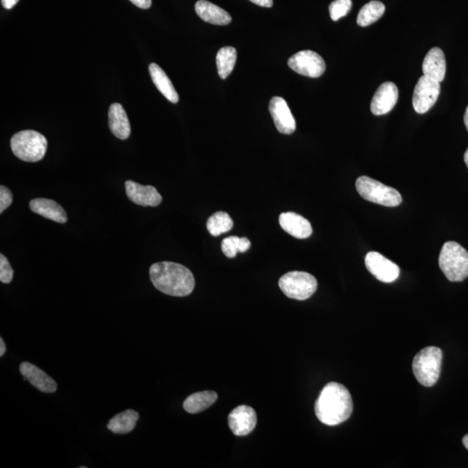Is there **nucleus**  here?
Segmentation results:
<instances>
[{"instance_id": "1", "label": "nucleus", "mask_w": 468, "mask_h": 468, "mask_svg": "<svg viewBox=\"0 0 468 468\" xmlns=\"http://www.w3.org/2000/svg\"><path fill=\"white\" fill-rule=\"evenodd\" d=\"M353 411V400L349 390L338 382H329L319 393L315 413L322 423L336 426L349 419Z\"/></svg>"}, {"instance_id": "2", "label": "nucleus", "mask_w": 468, "mask_h": 468, "mask_svg": "<svg viewBox=\"0 0 468 468\" xmlns=\"http://www.w3.org/2000/svg\"><path fill=\"white\" fill-rule=\"evenodd\" d=\"M152 283L159 292L173 297H186L193 292L195 280L192 272L173 262H159L151 265Z\"/></svg>"}, {"instance_id": "3", "label": "nucleus", "mask_w": 468, "mask_h": 468, "mask_svg": "<svg viewBox=\"0 0 468 468\" xmlns=\"http://www.w3.org/2000/svg\"><path fill=\"white\" fill-rule=\"evenodd\" d=\"M439 265L449 281H463L468 276L467 251L455 241H448L443 244Z\"/></svg>"}, {"instance_id": "4", "label": "nucleus", "mask_w": 468, "mask_h": 468, "mask_svg": "<svg viewBox=\"0 0 468 468\" xmlns=\"http://www.w3.org/2000/svg\"><path fill=\"white\" fill-rule=\"evenodd\" d=\"M443 353L435 346L426 347L416 354L413 361L414 377L425 387H432L441 375Z\"/></svg>"}, {"instance_id": "5", "label": "nucleus", "mask_w": 468, "mask_h": 468, "mask_svg": "<svg viewBox=\"0 0 468 468\" xmlns=\"http://www.w3.org/2000/svg\"><path fill=\"white\" fill-rule=\"evenodd\" d=\"M47 145L46 138L34 130L20 131L10 140L13 154L27 162L41 161L47 150Z\"/></svg>"}, {"instance_id": "6", "label": "nucleus", "mask_w": 468, "mask_h": 468, "mask_svg": "<svg viewBox=\"0 0 468 468\" xmlns=\"http://www.w3.org/2000/svg\"><path fill=\"white\" fill-rule=\"evenodd\" d=\"M356 187L358 194L368 201L385 205L397 207L402 203L403 198L398 191L384 185L368 176H361L357 180Z\"/></svg>"}, {"instance_id": "7", "label": "nucleus", "mask_w": 468, "mask_h": 468, "mask_svg": "<svg viewBox=\"0 0 468 468\" xmlns=\"http://www.w3.org/2000/svg\"><path fill=\"white\" fill-rule=\"evenodd\" d=\"M279 288L286 296L296 300L309 299L318 288L314 276L304 272H290L279 279Z\"/></svg>"}, {"instance_id": "8", "label": "nucleus", "mask_w": 468, "mask_h": 468, "mask_svg": "<svg viewBox=\"0 0 468 468\" xmlns=\"http://www.w3.org/2000/svg\"><path fill=\"white\" fill-rule=\"evenodd\" d=\"M441 85L438 81L423 76L418 80L413 95V107L418 114H425L437 101Z\"/></svg>"}, {"instance_id": "9", "label": "nucleus", "mask_w": 468, "mask_h": 468, "mask_svg": "<svg viewBox=\"0 0 468 468\" xmlns=\"http://www.w3.org/2000/svg\"><path fill=\"white\" fill-rule=\"evenodd\" d=\"M288 65L294 72L304 77L317 78L325 73V60L317 52L301 51L290 56Z\"/></svg>"}, {"instance_id": "10", "label": "nucleus", "mask_w": 468, "mask_h": 468, "mask_svg": "<svg viewBox=\"0 0 468 468\" xmlns=\"http://www.w3.org/2000/svg\"><path fill=\"white\" fill-rule=\"evenodd\" d=\"M365 265L368 271L381 282L392 283L396 281L400 275L398 265L377 251L367 254L365 257Z\"/></svg>"}, {"instance_id": "11", "label": "nucleus", "mask_w": 468, "mask_h": 468, "mask_svg": "<svg viewBox=\"0 0 468 468\" xmlns=\"http://www.w3.org/2000/svg\"><path fill=\"white\" fill-rule=\"evenodd\" d=\"M257 414L253 407L240 405L235 407L228 416V426L236 436H246L254 430Z\"/></svg>"}, {"instance_id": "12", "label": "nucleus", "mask_w": 468, "mask_h": 468, "mask_svg": "<svg viewBox=\"0 0 468 468\" xmlns=\"http://www.w3.org/2000/svg\"><path fill=\"white\" fill-rule=\"evenodd\" d=\"M399 92L392 81H386L378 87L372 98L370 109L375 116L388 114L398 101Z\"/></svg>"}, {"instance_id": "13", "label": "nucleus", "mask_w": 468, "mask_h": 468, "mask_svg": "<svg viewBox=\"0 0 468 468\" xmlns=\"http://www.w3.org/2000/svg\"><path fill=\"white\" fill-rule=\"evenodd\" d=\"M269 111L276 130L283 134H290L296 130V120L285 99L279 97L272 98Z\"/></svg>"}, {"instance_id": "14", "label": "nucleus", "mask_w": 468, "mask_h": 468, "mask_svg": "<svg viewBox=\"0 0 468 468\" xmlns=\"http://www.w3.org/2000/svg\"><path fill=\"white\" fill-rule=\"evenodd\" d=\"M125 189L127 198L136 205L156 207L162 203V195L153 186H143L132 180H127Z\"/></svg>"}, {"instance_id": "15", "label": "nucleus", "mask_w": 468, "mask_h": 468, "mask_svg": "<svg viewBox=\"0 0 468 468\" xmlns=\"http://www.w3.org/2000/svg\"><path fill=\"white\" fill-rule=\"evenodd\" d=\"M20 370L24 380H27L42 392L54 393L58 389L56 382L36 365L24 361L20 364Z\"/></svg>"}, {"instance_id": "16", "label": "nucleus", "mask_w": 468, "mask_h": 468, "mask_svg": "<svg viewBox=\"0 0 468 468\" xmlns=\"http://www.w3.org/2000/svg\"><path fill=\"white\" fill-rule=\"evenodd\" d=\"M279 224L287 233L297 239H307L312 233L309 221L296 212H283L279 216Z\"/></svg>"}, {"instance_id": "17", "label": "nucleus", "mask_w": 468, "mask_h": 468, "mask_svg": "<svg viewBox=\"0 0 468 468\" xmlns=\"http://www.w3.org/2000/svg\"><path fill=\"white\" fill-rule=\"evenodd\" d=\"M195 12L205 22L215 26H228L232 22V17L226 10L207 0H198L195 3Z\"/></svg>"}, {"instance_id": "18", "label": "nucleus", "mask_w": 468, "mask_h": 468, "mask_svg": "<svg viewBox=\"0 0 468 468\" xmlns=\"http://www.w3.org/2000/svg\"><path fill=\"white\" fill-rule=\"evenodd\" d=\"M444 52L438 47L432 48L425 56L423 63V75L441 83L446 75Z\"/></svg>"}, {"instance_id": "19", "label": "nucleus", "mask_w": 468, "mask_h": 468, "mask_svg": "<svg viewBox=\"0 0 468 468\" xmlns=\"http://www.w3.org/2000/svg\"><path fill=\"white\" fill-rule=\"evenodd\" d=\"M30 208L35 214L55 222L65 223L68 219L66 212L61 205L54 201L49 200V198H34L30 202Z\"/></svg>"}, {"instance_id": "20", "label": "nucleus", "mask_w": 468, "mask_h": 468, "mask_svg": "<svg viewBox=\"0 0 468 468\" xmlns=\"http://www.w3.org/2000/svg\"><path fill=\"white\" fill-rule=\"evenodd\" d=\"M109 124L111 132L120 140H126L129 138L131 127L127 113L120 104H113L109 108Z\"/></svg>"}, {"instance_id": "21", "label": "nucleus", "mask_w": 468, "mask_h": 468, "mask_svg": "<svg viewBox=\"0 0 468 468\" xmlns=\"http://www.w3.org/2000/svg\"><path fill=\"white\" fill-rule=\"evenodd\" d=\"M148 70H150L152 81H153L158 91L169 101L173 102V104H177L179 102L178 93H177L171 80L166 76L164 70L158 65H156V63H151L150 67H148Z\"/></svg>"}, {"instance_id": "22", "label": "nucleus", "mask_w": 468, "mask_h": 468, "mask_svg": "<svg viewBox=\"0 0 468 468\" xmlns=\"http://www.w3.org/2000/svg\"><path fill=\"white\" fill-rule=\"evenodd\" d=\"M218 399V393L214 391H201L192 393L184 400L183 407L187 413L197 414L203 412L214 405Z\"/></svg>"}, {"instance_id": "23", "label": "nucleus", "mask_w": 468, "mask_h": 468, "mask_svg": "<svg viewBox=\"0 0 468 468\" xmlns=\"http://www.w3.org/2000/svg\"><path fill=\"white\" fill-rule=\"evenodd\" d=\"M138 419H139V414L134 410H127L122 413L117 414L109 420L107 427L115 434H129L136 428Z\"/></svg>"}, {"instance_id": "24", "label": "nucleus", "mask_w": 468, "mask_h": 468, "mask_svg": "<svg viewBox=\"0 0 468 468\" xmlns=\"http://www.w3.org/2000/svg\"><path fill=\"white\" fill-rule=\"evenodd\" d=\"M237 60V51L231 46L223 47L216 56V65H217L218 74L222 79L228 78L232 73Z\"/></svg>"}, {"instance_id": "25", "label": "nucleus", "mask_w": 468, "mask_h": 468, "mask_svg": "<svg viewBox=\"0 0 468 468\" xmlns=\"http://www.w3.org/2000/svg\"><path fill=\"white\" fill-rule=\"evenodd\" d=\"M385 12V6L380 1H370L360 10L357 16V24L368 26L380 20Z\"/></svg>"}, {"instance_id": "26", "label": "nucleus", "mask_w": 468, "mask_h": 468, "mask_svg": "<svg viewBox=\"0 0 468 468\" xmlns=\"http://www.w3.org/2000/svg\"><path fill=\"white\" fill-rule=\"evenodd\" d=\"M233 221L228 212H217L208 219L207 228L212 236H219L233 228Z\"/></svg>"}, {"instance_id": "27", "label": "nucleus", "mask_w": 468, "mask_h": 468, "mask_svg": "<svg viewBox=\"0 0 468 468\" xmlns=\"http://www.w3.org/2000/svg\"><path fill=\"white\" fill-rule=\"evenodd\" d=\"M251 247L250 240L247 237L230 236L223 240L221 249L228 258L236 257L237 253L244 254Z\"/></svg>"}, {"instance_id": "28", "label": "nucleus", "mask_w": 468, "mask_h": 468, "mask_svg": "<svg viewBox=\"0 0 468 468\" xmlns=\"http://www.w3.org/2000/svg\"><path fill=\"white\" fill-rule=\"evenodd\" d=\"M352 8L351 0H335L329 5V10L333 21H338L345 17Z\"/></svg>"}, {"instance_id": "29", "label": "nucleus", "mask_w": 468, "mask_h": 468, "mask_svg": "<svg viewBox=\"0 0 468 468\" xmlns=\"http://www.w3.org/2000/svg\"><path fill=\"white\" fill-rule=\"evenodd\" d=\"M13 279V270L8 260L3 254H0V281L9 283L12 282Z\"/></svg>"}, {"instance_id": "30", "label": "nucleus", "mask_w": 468, "mask_h": 468, "mask_svg": "<svg viewBox=\"0 0 468 468\" xmlns=\"http://www.w3.org/2000/svg\"><path fill=\"white\" fill-rule=\"evenodd\" d=\"M13 194L5 186L0 187V212L6 210L13 203Z\"/></svg>"}, {"instance_id": "31", "label": "nucleus", "mask_w": 468, "mask_h": 468, "mask_svg": "<svg viewBox=\"0 0 468 468\" xmlns=\"http://www.w3.org/2000/svg\"><path fill=\"white\" fill-rule=\"evenodd\" d=\"M130 1L141 9H148L152 6V0H130Z\"/></svg>"}, {"instance_id": "32", "label": "nucleus", "mask_w": 468, "mask_h": 468, "mask_svg": "<svg viewBox=\"0 0 468 468\" xmlns=\"http://www.w3.org/2000/svg\"><path fill=\"white\" fill-rule=\"evenodd\" d=\"M250 1L262 7H267V8H270L273 6L272 0H250Z\"/></svg>"}, {"instance_id": "33", "label": "nucleus", "mask_w": 468, "mask_h": 468, "mask_svg": "<svg viewBox=\"0 0 468 468\" xmlns=\"http://www.w3.org/2000/svg\"><path fill=\"white\" fill-rule=\"evenodd\" d=\"M19 2V0H1L2 6L3 8L10 10L16 6V3Z\"/></svg>"}, {"instance_id": "34", "label": "nucleus", "mask_w": 468, "mask_h": 468, "mask_svg": "<svg viewBox=\"0 0 468 468\" xmlns=\"http://www.w3.org/2000/svg\"><path fill=\"white\" fill-rule=\"evenodd\" d=\"M6 351V343L2 338H0V357H3Z\"/></svg>"}, {"instance_id": "35", "label": "nucleus", "mask_w": 468, "mask_h": 468, "mask_svg": "<svg viewBox=\"0 0 468 468\" xmlns=\"http://www.w3.org/2000/svg\"><path fill=\"white\" fill-rule=\"evenodd\" d=\"M464 123H465V125L467 127V129L468 130V106L466 109L465 115H464Z\"/></svg>"}, {"instance_id": "36", "label": "nucleus", "mask_w": 468, "mask_h": 468, "mask_svg": "<svg viewBox=\"0 0 468 468\" xmlns=\"http://www.w3.org/2000/svg\"><path fill=\"white\" fill-rule=\"evenodd\" d=\"M463 444L464 446H465V448L468 450V435L464 436Z\"/></svg>"}, {"instance_id": "37", "label": "nucleus", "mask_w": 468, "mask_h": 468, "mask_svg": "<svg viewBox=\"0 0 468 468\" xmlns=\"http://www.w3.org/2000/svg\"><path fill=\"white\" fill-rule=\"evenodd\" d=\"M464 161H465L466 164H467V168H468V148L466 151L465 155H464Z\"/></svg>"}]
</instances>
